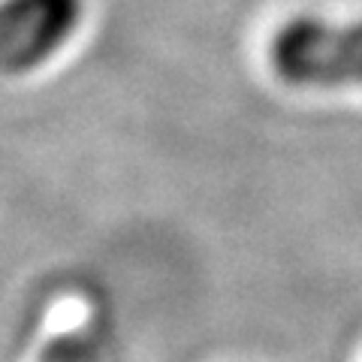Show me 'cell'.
<instances>
[{"mask_svg": "<svg viewBox=\"0 0 362 362\" xmlns=\"http://www.w3.org/2000/svg\"><path fill=\"white\" fill-rule=\"evenodd\" d=\"M269 64L293 88H362V18H290L269 42Z\"/></svg>", "mask_w": 362, "mask_h": 362, "instance_id": "1", "label": "cell"}, {"mask_svg": "<svg viewBox=\"0 0 362 362\" xmlns=\"http://www.w3.org/2000/svg\"><path fill=\"white\" fill-rule=\"evenodd\" d=\"M85 0H0V76H21L54 58L76 33Z\"/></svg>", "mask_w": 362, "mask_h": 362, "instance_id": "2", "label": "cell"}]
</instances>
